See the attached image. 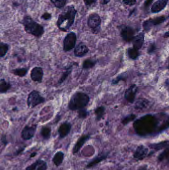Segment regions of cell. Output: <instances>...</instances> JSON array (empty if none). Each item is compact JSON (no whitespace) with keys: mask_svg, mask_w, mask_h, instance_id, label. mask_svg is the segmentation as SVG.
<instances>
[{"mask_svg":"<svg viewBox=\"0 0 169 170\" xmlns=\"http://www.w3.org/2000/svg\"><path fill=\"white\" fill-rule=\"evenodd\" d=\"M43 76L44 71L42 67L36 66L34 67L31 71V79L34 82L38 83H42Z\"/></svg>","mask_w":169,"mask_h":170,"instance_id":"9c48e42d","label":"cell"},{"mask_svg":"<svg viewBox=\"0 0 169 170\" xmlns=\"http://www.w3.org/2000/svg\"><path fill=\"white\" fill-rule=\"evenodd\" d=\"M9 46L8 44L1 42L0 43V57L3 58L5 56L9 49Z\"/></svg>","mask_w":169,"mask_h":170,"instance_id":"f1b7e54d","label":"cell"},{"mask_svg":"<svg viewBox=\"0 0 169 170\" xmlns=\"http://www.w3.org/2000/svg\"><path fill=\"white\" fill-rule=\"evenodd\" d=\"M101 23V18L97 13H93L89 16L87 24L92 30L93 34H97L100 31Z\"/></svg>","mask_w":169,"mask_h":170,"instance_id":"52a82bcc","label":"cell"},{"mask_svg":"<svg viewBox=\"0 0 169 170\" xmlns=\"http://www.w3.org/2000/svg\"><path fill=\"white\" fill-rule=\"evenodd\" d=\"M158 117L152 114H147L137 119L133 125L136 132L141 136H145L152 134L156 130L159 131L161 125Z\"/></svg>","mask_w":169,"mask_h":170,"instance_id":"6da1fadb","label":"cell"},{"mask_svg":"<svg viewBox=\"0 0 169 170\" xmlns=\"http://www.w3.org/2000/svg\"><path fill=\"white\" fill-rule=\"evenodd\" d=\"M144 41V34L143 32L140 33L138 35L135 36L133 42V48L139 50L142 47Z\"/></svg>","mask_w":169,"mask_h":170,"instance_id":"d6986e66","label":"cell"},{"mask_svg":"<svg viewBox=\"0 0 169 170\" xmlns=\"http://www.w3.org/2000/svg\"><path fill=\"white\" fill-rule=\"evenodd\" d=\"M28 69L26 68H20L15 69L12 70V74L19 77H23L26 76L28 73Z\"/></svg>","mask_w":169,"mask_h":170,"instance_id":"83f0119b","label":"cell"},{"mask_svg":"<svg viewBox=\"0 0 169 170\" xmlns=\"http://www.w3.org/2000/svg\"><path fill=\"white\" fill-rule=\"evenodd\" d=\"M137 90V86L135 84L132 85L127 89L125 94V98L127 101L130 103H132L134 102Z\"/></svg>","mask_w":169,"mask_h":170,"instance_id":"9a60e30c","label":"cell"},{"mask_svg":"<svg viewBox=\"0 0 169 170\" xmlns=\"http://www.w3.org/2000/svg\"><path fill=\"white\" fill-rule=\"evenodd\" d=\"M84 4L86 5H91L96 3L97 0H83Z\"/></svg>","mask_w":169,"mask_h":170,"instance_id":"ab89813d","label":"cell"},{"mask_svg":"<svg viewBox=\"0 0 169 170\" xmlns=\"http://www.w3.org/2000/svg\"><path fill=\"white\" fill-rule=\"evenodd\" d=\"M37 154V152H34L30 154V158H34V157L36 156Z\"/></svg>","mask_w":169,"mask_h":170,"instance_id":"f6af8a7d","label":"cell"},{"mask_svg":"<svg viewBox=\"0 0 169 170\" xmlns=\"http://www.w3.org/2000/svg\"><path fill=\"white\" fill-rule=\"evenodd\" d=\"M37 125H33L30 126L26 125L23 129L21 132V137L23 140H30L34 136L37 130Z\"/></svg>","mask_w":169,"mask_h":170,"instance_id":"ba28073f","label":"cell"},{"mask_svg":"<svg viewBox=\"0 0 169 170\" xmlns=\"http://www.w3.org/2000/svg\"><path fill=\"white\" fill-rule=\"evenodd\" d=\"M51 128L48 126L42 127L40 130V135L44 140L49 139L51 136Z\"/></svg>","mask_w":169,"mask_h":170,"instance_id":"cb8c5ba5","label":"cell"},{"mask_svg":"<svg viewBox=\"0 0 169 170\" xmlns=\"http://www.w3.org/2000/svg\"><path fill=\"white\" fill-rule=\"evenodd\" d=\"M90 138V135L88 134H83L77 140L76 143L73 146L72 152L73 155L77 154L82 148L83 145L88 141Z\"/></svg>","mask_w":169,"mask_h":170,"instance_id":"30bf717a","label":"cell"},{"mask_svg":"<svg viewBox=\"0 0 169 170\" xmlns=\"http://www.w3.org/2000/svg\"><path fill=\"white\" fill-rule=\"evenodd\" d=\"M41 18L45 20H50L51 19L52 16H51V14H50L49 13H45L42 16Z\"/></svg>","mask_w":169,"mask_h":170,"instance_id":"f35d334b","label":"cell"},{"mask_svg":"<svg viewBox=\"0 0 169 170\" xmlns=\"http://www.w3.org/2000/svg\"><path fill=\"white\" fill-rule=\"evenodd\" d=\"M127 77V74L125 73L121 74L118 76L115 79H113L112 81V85L117 84L120 81L125 80V79Z\"/></svg>","mask_w":169,"mask_h":170,"instance_id":"d590c367","label":"cell"},{"mask_svg":"<svg viewBox=\"0 0 169 170\" xmlns=\"http://www.w3.org/2000/svg\"><path fill=\"white\" fill-rule=\"evenodd\" d=\"M72 67H73V65H72L69 66L66 69L65 72L63 73V75H62L61 77L58 81L59 84H62L63 82H65V81L67 79L68 77L69 76V75L71 74V73L72 71Z\"/></svg>","mask_w":169,"mask_h":170,"instance_id":"4316f807","label":"cell"},{"mask_svg":"<svg viewBox=\"0 0 169 170\" xmlns=\"http://www.w3.org/2000/svg\"><path fill=\"white\" fill-rule=\"evenodd\" d=\"M11 84L9 82H7L5 79H2L0 80V93L5 94L6 93L11 89Z\"/></svg>","mask_w":169,"mask_h":170,"instance_id":"603a6c76","label":"cell"},{"mask_svg":"<svg viewBox=\"0 0 169 170\" xmlns=\"http://www.w3.org/2000/svg\"><path fill=\"white\" fill-rule=\"evenodd\" d=\"M90 102V98L87 94L81 92H76L71 96L68 107L69 110L75 111L84 109Z\"/></svg>","mask_w":169,"mask_h":170,"instance_id":"3957f363","label":"cell"},{"mask_svg":"<svg viewBox=\"0 0 169 170\" xmlns=\"http://www.w3.org/2000/svg\"><path fill=\"white\" fill-rule=\"evenodd\" d=\"M153 0H146L144 3V6L146 8L149 7V5H150L152 3Z\"/></svg>","mask_w":169,"mask_h":170,"instance_id":"b9f144b4","label":"cell"},{"mask_svg":"<svg viewBox=\"0 0 169 170\" xmlns=\"http://www.w3.org/2000/svg\"><path fill=\"white\" fill-rule=\"evenodd\" d=\"M168 0H158L153 4L151 8L152 12L156 13L165 8L168 3Z\"/></svg>","mask_w":169,"mask_h":170,"instance_id":"ac0fdd59","label":"cell"},{"mask_svg":"<svg viewBox=\"0 0 169 170\" xmlns=\"http://www.w3.org/2000/svg\"><path fill=\"white\" fill-rule=\"evenodd\" d=\"M48 165L46 161L43 160H37L33 163L27 166L26 170H47Z\"/></svg>","mask_w":169,"mask_h":170,"instance_id":"4fadbf2b","label":"cell"},{"mask_svg":"<svg viewBox=\"0 0 169 170\" xmlns=\"http://www.w3.org/2000/svg\"><path fill=\"white\" fill-rule=\"evenodd\" d=\"M76 13L77 11L73 5L65 7L58 19L57 24L58 28L63 31H67L74 23Z\"/></svg>","mask_w":169,"mask_h":170,"instance_id":"7a4b0ae2","label":"cell"},{"mask_svg":"<svg viewBox=\"0 0 169 170\" xmlns=\"http://www.w3.org/2000/svg\"><path fill=\"white\" fill-rule=\"evenodd\" d=\"M89 51V48L83 42H80L75 47L74 54L77 57H83L86 55Z\"/></svg>","mask_w":169,"mask_h":170,"instance_id":"5bb4252c","label":"cell"},{"mask_svg":"<svg viewBox=\"0 0 169 170\" xmlns=\"http://www.w3.org/2000/svg\"><path fill=\"white\" fill-rule=\"evenodd\" d=\"M108 153H100L97 156L93 158L92 160L88 162V163L86 166L87 169H91L94 167L95 166L98 165L99 163L104 161L108 156Z\"/></svg>","mask_w":169,"mask_h":170,"instance_id":"2e32d148","label":"cell"},{"mask_svg":"<svg viewBox=\"0 0 169 170\" xmlns=\"http://www.w3.org/2000/svg\"></svg>","mask_w":169,"mask_h":170,"instance_id":"681fc988","label":"cell"},{"mask_svg":"<svg viewBox=\"0 0 169 170\" xmlns=\"http://www.w3.org/2000/svg\"><path fill=\"white\" fill-rule=\"evenodd\" d=\"M148 153V149L143 146L138 147L134 154V157L137 159H143L145 158Z\"/></svg>","mask_w":169,"mask_h":170,"instance_id":"44dd1931","label":"cell"},{"mask_svg":"<svg viewBox=\"0 0 169 170\" xmlns=\"http://www.w3.org/2000/svg\"><path fill=\"white\" fill-rule=\"evenodd\" d=\"M135 31L130 27H126L121 31V36L125 42H130L135 38Z\"/></svg>","mask_w":169,"mask_h":170,"instance_id":"e0dca14e","label":"cell"},{"mask_svg":"<svg viewBox=\"0 0 169 170\" xmlns=\"http://www.w3.org/2000/svg\"><path fill=\"white\" fill-rule=\"evenodd\" d=\"M158 159L159 161H163L164 160L166 159L169 161V149H167L163 152L159 156Z\"/></svg>","mask_w":169,"mask_h":170,"instance_id":"e575fe53","label":"cell"},{"mask_svg":"<svg viewBox=\"0 0 169 170\" xmlns=\"http://www.w3.org/2000/svg\"><path fill=\"white\" fill-rule=\"evenodd\" d=\"M168 84H169V82H168Z\"/></svg>","mask_w":169,"mask_h":170,"instance_id":"7dc6e473","label":"cell"},{"mask_svg":"<svg viewBox=\"0 0 169 170\" xmlns=\"http://www.w3.org/2000/svg\"><path fill=\"white\" fill-rule=\"evenodd\" d=\"M97 63V60L95 59H85V60L83 62L82 67L83 69H89L94 67Z\"/></svg>","mask_w":169,"mask_h":170,"instance_id":"d4e9b609","label":"cell"},{"mask_svg":"<svg viewBox=\"0 0 169 170\" xmlns=\"http://www.w3.org/2000/svg\"><path fill=\"white\" fill-rule=\"evenodd\" d=\"M1 142L4 144V146H6L8 144V142L7 141V138H6V136L5 135H2L1 136Z\"/></svg>","mask_w":169,"mask_h":170,"instance_id":"60d3db41","label":"cell"},{"mask_svg":"<svg viewBox=\"0 0 169 170\" xmlns=\"http://www.w3.org/2000/svg\"><path fill=\"white\" fill-rule=\"evenodd\" d=\"M65 153L62 151H58L52 158V162L56 167H59L63 163L65 159Z\"/></svg>","mask_w":169,"mask_h":170,"instance_id":"ffe728a7","label":"cell"},{"mask_svg":"<svg viewBox=\"0 0 169 170\" xmlns=\"http://www.w3.org/2000/svg\"><path fill=\"white\" fill-rule=\"evenodd\" d=\"M77 38L74 32L69 33L63 40V50L65 52H69L76 47Z\"/></svg>","mask_w":169,"mask_h":170,"instance_id":"8992f818","label":"cell"},{"mask_svg":"<svg viewBox=\"0 0 169 170\" xmlns=\"http://www.w3.org/2000/svg\"><path fill=\"white\" fill-rule=\"evenodd\" d=\"M20 23L24 26V30L27 34L36 38H40L44 34L45 31L43 27L35 22L30 16H24Z\"/></svg>","mask_w":169,"mask_h":170,"instance_id":"277c9868","label":"cell"},{"mask_svg":"<svg viewBox=\"0 0 169 170\" xmlns=\"http://www.w3.org/2000/svg\"><path fill=\"white\" fill-rule=\"evenodd\" d=\"M105 111V107L103 106H100L94 110V114L96 116V120L100 121L104 116Z\"/></svg>","mask_w":169,"mask_h":170,"instance_id":"484cf974","label":"cell"},{"mask_svg":"<svg viewBox=\"0 0 169 170\" xmlns=\"http://www.w3.org/2000/svg\"><path fill=\"white\" fill-rule=\"evenodd\" d=\"M149 101L144 98L138 99L135 103V109L136 110L144 109L148 106Z\"/></svg>","mask_w":169,"mask_h":170,"instance_id":"7402d4cb","label":"cell"},{"mask_svg":"<svg viewBox=\"0 0 169 170\" xmlns=\"http://www.w3.org/2000/svg\"><path fill=\"white\" fill-rule=\"evenodd\" d=\"M72 125L70 122L65 121L62 123L59 127L58 132L60 139H64L71 132Z\"/></svg>","mask_w":169,"mask_h":170,"instance_id":"7c38bea8","label":"cell"},{"mask_svg":"<svg viewBox=\"0 0 169 170\" xmlns=\"http://www.w3.org/2000/svg\"><path fill=\"white\" fill-rule=\"evenodd\" d=\"M164 37L165 38H168L169 37V32H167L165 34V35H164Z\"/></svg>","mask_w":169,"mask_h":170,"instance_id":"bcb514c9","label":"cell"},{"mask_svg":"<svg viewBox=\"0 0 169 170\" xmlns=\"http://www.w3.org/2000/svg\"><path fill=\"white\" fill-rule=\"evenodd\" d=\"M165 20H166V18L165 16H162L155 19H150L146 20L145 22H144L143 24L144 30L146 31H150L152 26L158 25L163 23Z\"/></svg>","mask_w":169,"mask_h":170,"instance_id":"8fae6325","label":"cell"},{"mask_svg":"<svg viewBox=\"0 0 169 170\" xmlns=\"http://www.w3.org/2000/svg\"><path fill=\"white\" fill-rule=\"evenodd\" d=\"M50 1L56 8L59 9H61L65 7L67 2V0H50Z\"/></svg>","mask_w":169,"mask_h":170,"instance_id":"1f68e13d","label":"cell"},{"mask_svg":"<svg viewBox=\"0 0 169 170\" xmlns=\"http://www.w3.org/2000/svg\"><path fill=\"white\" fill-rule=\"evenodd\" d=\"M110 2V0H100V2L101 4H107Z\"/></svg>","mask_w":169,"mask_h":170,"instance_id":"ee69618b","label":"cell"},{"mask_svg":"<svg viewBox=\"0 0 169 170\" xmlns=\"http://www.w3.org/2000/svg\"><path fill=\"white\" fill-rule=\"evenodd\" d=\"M128 55L131 59L132 60H136L137 59L139 55V50H137L135 48H130L128 50Z\"/></svg>","mask_w":169,"mask_h":170,"instance_id":"f546056e","label":"cell"},{"mask_svg":"<svg viewBox=\"0 0 169 170\" xmlns=\"http://www.w3.org/2000/svg\"><path fill=\"white\" fill-rule=\"evenodd\" d=\"M89 113L85 109H81L78 110V117L80 119H85L89 115Z\"/></svg>","mask_w":169,"mask_h":170,"instance_id":"d6a6232c","label":"cell"},{"mask_svg":"<svg viewBox=\"0 0 169 170\" xmlns=\"http://www.w3.org/2000/svg\"><path fill=\"white\" fill-rule=\"evenodd\" d=\"M169 144V142L168 141H164V142H160L159 143L153 144L150 145V147L151 148L154 149L155 150H159L168 146Z\"/></svg>","mask_w":169,"mask_h":170,"instance_id":"4dcf8cb0","label":"cell"},{"mask_svg":"<svg viewBox=\"0 0 169 170\" xmlns=\"http://www.w3.org/2000/svg\"><path fill=\"white\" fill-rule=\"evenodd\" d=\"M45 99L36 90H33L28 95L27 99V105L29 108L33 109L38 105L44 103Z\"/></svg>","mask_w":169,"mask_h":170,"instance_id":"5b68a950","label":"cell"},{"mask_svg":"<svg viewBox=\"0 0 169 170\" xmlns=\"http://www.w3.org/2000/svg\"><path fill=\"white\" fill-rule=\"evenodd\" d=\"M155 50H156V46H155V45L154 44H151L149 46V47H148L147 52H148V54H151L153 53Z\"/></svg>","mask_w":169,"mask_h":170,"instance_id":"8d00e7d4","label":"cell"},{"mask_svg":"<svg viewBox=\"0 0 169 170\" xmlns=\"http://www.w3.org/2000/svg\"><path fill=\"white\" fill-rule=\"evenodd\" d=\"M124 3L125 5H132L136 3V0H123Z\"/></svg>","mask_w":169,"mask_h":170,"instance_id":"74e56055","label":"cell"},{"mask_svg":"<svg viewBox=\"0 0 169 170\" xmlns=\"http://www.w3.org/2000/svg\"><path fill=\"white\" fill-rule=\"evenodd\" d=\"M168 68H169V67H168Z\"/></svg>","mask_w":169,"mask_h":170,"instance_id":"c3c4849f","label":"cell"},{"mask_svg":"<svg viewBox=\"0 0 169 170\" xmlns=\"http://www.w3.org/2000/svg\"><path fill=\"white\" fill-rule=\"evenodd\" d=\"M24 148L25 147L20 148L19 149V150H17L16 153V154L17 155H19V154H21V153L23 152L24 150Z\"/></svg>","mask_w":169,"mask_h":170,"instance_id":"7bdbcfd3","label":"cell"},{"mask_svg":"<svg viewBox=\"0 0 169 170\" xmlns=\"http://www.w3.org/2000/svg\"><path fill=\"white\" fill-rule=\"evenodd\" d=\"M136 118V115L134 114H131L124 118L121 122L124 125H127L128 123L133 121Z\"/></svg>","mask_w":169,"mask_h":170,"instance_id":"836d02e7","label":"cell"}]
</instances>
